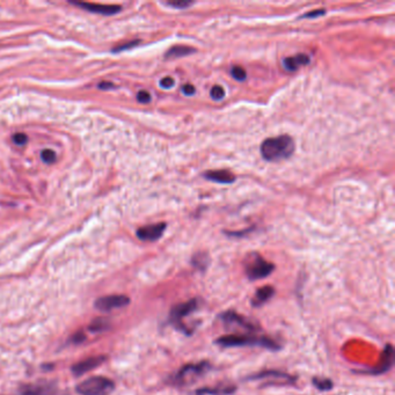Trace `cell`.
<instances>
[{
    "mask_svg": "<svg viewBox=\"0 0 395 395\" xmlns=\"http://www.w3.org/2000/svg\"><path fill=\"white\" fill-rule=\"evenodd\" d=\"M324 13H326V12H324V10H316V11H313V12H309L307 14H305L304 18H316V17L323 16Z\"/></svg>",
    "mask_w": 395,
    "mask_h": 395,
    "instance_id": "d6a6232c",
    "label": "cell"
},
{
    "mask_svg": "<svg viewBox=\"0 0 395 395\" xmlns=\"http://www.w3.org/2000/svg\"><path fill=\"white\" fill-rule=\"evenodd\" d=\"M309 62H311V58H309L307 55L298 54L296 56L284 58L283 66L285 68V70H287V71L293 72L297 71L300 66H305L309 64Z\"/></svg>",
    "mask_w": 395,
    "mask_h": 395,
    "instance_id": "9a60e30c",
    "label": "cell"
},
{
    "mask_svg": "<svg viewBox=\"0 0 395 395\" xmlns=\"http://www.w3.org/2000/svg\"><path fill=\"white\" fill-rule=\"evenodd\" d=\"M210 95H211L212 100H215V101H220V100L224 99L225 97V91L219 85H216V86H213L211 91H210Z\"/></svg>",
    "mask_w": 395,
    "mask_h": 395,
    "instance_id": "cb8c5ba5",
    "label": "cell"
},
{
    "mask_svg": "<svg viewBox=\"0 0 395 395\" xmlns=\"http://www.w3.org/2000/svg\"><path fill=\"white\" fill-rule=\"evenodd\" d=\"M13 142L17 144V145H25L26 143L28 142V137L27 136H26L25 134H16L13 136Z\"/></svg>",
    "mask_w": 395,
    "mask_h": 395,
    "instance_id": "83f0119b",
    "label": "cell"
},
{
    "mask_svg": "<svg viewBox=\"0 0 395 395\" xmlns=\"http://www.w3.org/2000/svg\"><path fill=\"white\" fill-rule=\"evenodd\" d=\"M160 86L162 88H166V90H169L174 86V79L171 78V77H166V78L160 80Z\"/></svg>",
    "mask_w": 395,
    "mask_h": 395,
    "instance_id": "f546056e",
    "label": "cell"
},
{
    "mask_svg": "<svg viewBox=\"0 0 395 395\" xmlns=\"http://www.w3.org/2000/svg\"><path fill=\"white\" fill-rule=\"evenodd\" d=\"M85 339V336L83 334H78L77 336L73 337V342L75 343H79V342H83Z\"/></svg>",
    "mask_w": 395,
    "mask_h": 395,
    "instance_id": "e575fe53",
    "label": "cell"
},
{
    "mask_svg": "<svg viewBox=\"0 0 395 395\" xmlns=\"http://www.w3.org/2000/svg\"><path fill=\"white\" fill-rule=\"evenodd\" d=\"M275 265L264 260L260 254L253 253L246 257L245 272L250 280L263 279L274 271Z\"/></svg>",
    "mask_w": 395,
    "mask_h": 395,
    "instance_id": "3957f363",
    "label": "cell"
},
{
    "mask_svg": "<svg viewBox=\"0 0 395 395\" xmlns=\"http://www.w3.org/2000/svg\"><path fill=\"white\" fill-rule=\"evenodd\" d=\"M56 388L50 382L33 383V385L24 386L21 388L22 395H54Z\"/></svg>",
    "mask_w": 395,
    "mask_h": 395,
    "instance_id": "5bb4252c",
    "label": "cell"
},
{
    "mask_svg": "<svg viewBox=\"0 0 395 395\" xmlns=\"http://www.w3.org/2000/svg\"><path fill=\"white\" fill-rule=\"evenodd\" d=\"M105 360H106V357H103V356L87 358V359H85L83 361H79V363H77V364L73 365V366H72V372H73V374H75V375L79 376L81 374L87 373V372L94 370V368H97Z\"/></svg>",
    "mask_w": 395,
    "mask_h": 395,
    "instance_id": "7c38bea8",
    "label": "cell"
},
{
    "mask_svg": "<svg viewBox=\"0 0 395 395\" xmlns=\"http://www.w3.org/2000/svg\"><path fill=\"white\" fill-rule=\"evenodd\" d=\"M115 388L112 380L105 376H92L77 387L80 395H109Z\"/></svg>",
    "mask_w": 395,
    "mask_h": 395,
    "instance_id": "8992f818",
    "label": "cell"
},
{
    "mask_svg": "<svg viewBox=\"0 0 395 395\" xmlns=\"http://www.w3.org/2000/svg\"><path fill=\"white\" fill-rule=\"evenodd\" d=\"M182 93L184 94V95H187V97H191V95H194L195 94V92H196V90H195V87L193 86V85H190V84H187V85H184V86L182 87Z\"/></svg>",
    "mask_w": 395,
    "mask_h": 395,
    "instance_id": "4dcf8cb0",
    "label": "cell"
},
{
    "mask_svg": "<svg viewBox=\"0 0 395 395\" xmlns=\"http://www.w3.org/2000/svg\"><path fill=\"white\" fill-rule=\"evenodd\" d=\"M394 361V349L390 344H387L385 346V350H383V353L381 356V359H380V363L378 366L373 370H366V371H357V373H364V374H382L385 373L392 367Z\"/></svg>",
    "mask_w": 395,
    "mask_h": 395,
    "instance_id": "9c48e42d",
    "label": "cell"
},
{
    "mask_svg": "<svg viewBox=\"0 0 395 395\" xmlns=\"http://www.w3.org/2000/svg\"><path fill=\"white\" fill-rule=\"evenodd\" d=\"M108 327H109L108 320L100 317V319L94 320L93 322H92V324L90 326V330L91 331H102V330H106Z\"/></svg>",
    "mask_w": 395,
    "mask_h": 395,
    "instance_id": "7402d4cb",
    "label": "cell"
},
{
    "mask_svg": "<svg viewBox=\"0 0 395 395\" xmlns=\"http://www.w3.org/2000/svg\"><path fill=\"white\" fill-rule=\"evenodd\" d=\"M195 49L190 47H186V46H175L169 49L167 53H166L165 57L169 60V58H179V57H184V56H188V55L195 53Z\"/></svg>",
    "mask_w": 395,
    "mask_h": 395,
    "instance_id": "d6986e66",
    "label": "cell"
},
{
    "mask_svg": "<svg viewBox=\"0 0 395 395\" xmlns=\"http://www.w3.org/2000/svg\"><path fill=\"white\" fill-rule=\"evenodd\" d=\"M130 304V299L123 294H112V296H106L99 298L95 301V307L102 312H109L116 308L125 307Z\"/></svg>",
    "mask_w": 395,
    "mask_h": 395,
    "instance_id": "ba28073f",
    "label": "cell"
},
{
    "mask_svg": "<svg viewBox=\"0 0 395 395\" xmlns=\"http://www.w3.org/2000/svg\"><path fill=\"white\" fill-rule=\"evenodd\" d=\"M71 4L76 6H79L88 12H93L97 14H103V16H113L121 12V7L116 5H100V4H92V3H79V2H71Z\"/></svg>",
    "mask_w": 395,
    "mask_h": 395,
    "instance_id": "8fae6325",
    "label": "cell"
},
{
    "mask_svg": "<svg viewBox=\"0 0 395 395\" xmlns=\"http://www.w3.org/2000/svg\"><path fill=\"white\" fill-rule=\"evenodd\" d=\"M216 344L223 346V348H234V346H261V348L277 351L282 349L274 339L265 336H256L253 334H231L220 336L216 339Z\"/></svg>",
    "mask_w": 395,
    "mask_h": 395,
    "instance_id": "6da1fadb",
    "label": "cell"
},
{
    "mask_svg": "<svg viewBox=\"0 0 395 395\" xmlns=\"http://www.w3.org/2000/svg\"><path fill=\"white\" fill-rule=\"evenodd\" d=\"M165 230H166L165 223L147 225V226L138 228L137 237L142 240V241H157V240L162 237Z\"/></svg>",
    "mask_w": 395,
    "mask_h": 395,
    "instance_id": "30bf717a",
    "label": "cell"
},
{
    "mask_svg": "<svg viewBox=\"0 0 395 395\" xmlns=\"http://www.w3.org/2000/svg\"><path fill=\"white\" fill-rule=\"evenodd\" d=\"M313 385H314L315 388H317L321 392H327V390H330L333 388V381L328 378H320V376H314L312 379Z\"/></svg>",
    "mask_w": 395,
    "mask_h": 395,
    "instance_id": "44dd1931",
    "label": "cell"
},
{
    "mask_svg": "<svg viewBox=\"0 0 395 395\" xmlns=\"http://www.w3.org/2000/svg\"><path fill=\"white\" fill-rule=\"evenodd\" d=\"M219 317L227 327L228 326L238 327L240 329L247 330V333L248 334H254L255 331L260 330L258 329L257 324L253 323L250 320L246 319L245 316L240 315L233 311H226L225 313H223V314H220Z\"/></svg>",
    "mask_w": 395,
    "mask_h": 395,
    "instance_id": "52a82bcc",
    "label": "cell"
},
{
    "mask_svg": "<svg viewBox=\"0 0 395 395\" xmlns=\"http://www.w3.org/2000/svg\"><path fill=\"white\" fill-rule=\"evenodd\" d=\"M294 140L287 135L268 138L261 144V156L267 161H279L292 156Z\"/></svg>",
    "mask_w": 395,
    "mask_h": 395,
    "instance_id": "7a4b0ae2",
    "label": "cell"
},
{
    "mask_svg": "<svg viewBox=\"0 0 395 395\" xmlns=\"http://www.w3.org/2000/svg\"><path fill=\"white\" fill-rule=\"evenodd\" d=\"M167 4H168L169 6L175 7V9H179V10H184V9H187V7H189V6L193 5V3L183 2V0H180V2H169Z\"/></svg>",
    "mask_w": 395,
    "mask_h": 395,
    "instance_id": "4316f807",
    "label": "cell"
},
{
    "mask_svg": "<svg viewBox=\"0 0 395 395\" xmlns=\"http://www.w3.org/2000/svg\"><path fill=\"white\" fill-rule=\"evenodd\" d=\"M204 178L209 181L216 183H223V184H230L233 183L235 181V176L228 171H209L204 173Z\"/></svg>",
    "mask_w": 395,
    "mask_h": 395,
    "instance_id": "2e32d148",
    "label": "cell"
},
{
    "mask_svg": "<svg viewBox=\"0 0 395 395\" xmlns=\"http://www.w3.org/2000/svg\"><path fill=\"white\" fill-rule=\"evenodd\" d=\"M275 294V289L270 285L262 286L260 289L256 290L255 294L252 299V305L254 307H260V306L264 305L268 300H270L272 296Z\"/></svg>",
    "mask_w": 395,
    "mask_h": 395,
    "instance_id": "e0dca14e",
    "label": "cell"
},
{
    "mask_svg": "<svg viewBox=\"0 0 395 395\" xmlns=\"http://www.w3.org/2000/svg\"><path fill=\"white\" fill-rule=\"evenodd\" d=\"M41 158L42 160L46 162V164H53V162L56 161V153L54 152L53 150H44L41 153Z\"/></svg>",
    "mask_w": 395,
    "mask_h": 395,
    "instance_id": "d4e9b609",
    "label": "cell"
},
{
    "mask_svg": "<svg viewBox=\"0 0 395 395\" xmlns=\"http://www.w3.org/2000/svg\"><path fill=\"white\" fill-rule=\"evenodd\" d=\"M139 43H140L139 40L131 41V42H128V43H125V44H121V46L114 48L113 51H114V53H120V51H124V50L131 49V48H135L136 46H138Z\"/></svg>",
    "mask_w": 395,
    "mask_h": 395,
    "instance_id": "484cf974",
    "label": "cell"
},
{
    "mask_svg": "<svg viewBox=\"0 0 395 395\" xmlns=\"http://www.w3.org/2000/svg\"><path fill=\"white\" fill-rule=\"evenodd\" d=\"M210 368L208 361H199L196 364H187L180 368L174 375L171 376V382L174 385L183 386L187 383L194 382L195 380L201 378Z\"/></svg>",
    "mask_w": 395,
    "mask_h": 395,
    "instance_id": "5b68a950",
    "label": "cell"
},
{
    "mask_svg": "<svg viewBox=\"0 0 395 395\" xmlns=\"http://www.w3.org/2000/svg\"><path fill=\"white\" fill-rule=\"evenodd\" d=\"M191 264L198 270H205L209 265V257L205 253H197L191 258Z\"/></svg>",
    "mask_w": 395,
    "mask_h": 395,
    "instance_id": "ffe728a7",
    "label": "cell"
},
{
    "mask_svg": "<svg viewBox=\"0 0 395 395\" xmlns=\"http://www.w3.org/2000/svg\"><path fill=\"white\" fill-rule=\"evenodd\" d=\"M198 299H190V300L186 302H181V304L174 306V307L172 308L171 313H169V322L178 330L182 331V333L186 335H191L190 328H188L186 324L183 323V319L189 316L191 313L196 312L198 309Z\"/></svg>",
    "mask_w": 395,
    "mask_h": 395,
    "instance_id": "277c9868",
    "label": "cell"
},
{
    "mask_svg": "<svg viewBox=\"0 0 395 395\" xmlns=\"http://www.w3.org/2000/svg\"><path fill=\"white\" fill-rule=\"evenodd\" d=\"M237 387L233 385H220L217 387H203L196 390V395H232L235 393Z\"/></svg>",
    "mask_w": 395,
    "mask_h": 395,
    "instance_id": "ac0fdd59",
    "label": "cell"
},
{
    "mask_svg": "<svg viewBox=\"0 0 395 395\" xmlns=\"http://www.w3.org/2000/svg\"><path fill=\"white\" fill-rule=\"evenodd\" d=\"M113 83H108V81H103V83H100L99 84V88L100 90H109V88H114Z\"/></svg>",
    "mask_w": 395,
    "mask_h": 395,
    "instance_id": "836d02e7",
    "label": "cell"
},
{
    "mask_svg": "<svg viewBox=\"0 0 395 395\" xmlns=\"http://www.w3.org/2000/svg\"><path fill=\"white\" fill-rule=\"evenodd\" d=\"M265 378H274L275 380L276 379H283L284 381H286L287 383H289V385H292V383L296 382V380H297V376L284 373V372H280V371H277V370H265V371L258 372V373L247 376L246 380H258V379H265Z\"/></svg>",
    "mask_w": 395,
    "mask_h": 395,
    "instance_id": "4fadbf2b",
    "label": "cell"
},
{
    "mask_svg": "<svg viewBox=\"0 0 395 395\" xmlns=\"http://www.w3.org/2000/svg\"><path fill=\"white\" fill-rule=\"evenodd\" d=\"M231 76L238 81H245L247 78V73L245 71V69L239 65H235L231 69Z\"/></svg>",
    "mask_w": 395,
    "mask_h": 395,
    "instance_id": "603a6c76",
    "label": "cell"
},
{
    "mask_svg": "<svg viewBox=\"0 0 395 395\" xmlns=\"http://www.w3.org/2000/svg\"><path fill=\"white\" fill-rule=\"evenodd\" d=\"M254 230V228H248V230H243V231H239V232H226L227 235H230V237H243V235L250 233Z\"/></svg>",
    "mask_w": 395,
    "mask_h": 395,
    "instance_id": "1f68e13d",
    "label": "cell"
},
{
    "mask_svg": "<svg viewBox=\"0 0 395 395\" xmlns=\"http://www.w3.org/2000/svg\"><path fill=\"white\" fill-rule=\"evenodd\" d=\"M137 100H138V102H140V103H149L151 101V95H150L149 92L140 91V92H138V94H137Z\"/></svg>",
    "mask_w": 395,
    "mask_h": 395,
    "instance_id": "f1b7e54d",
    "label": "cell"
}]
</instances>
